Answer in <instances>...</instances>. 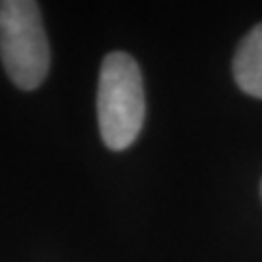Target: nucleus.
I'll return each instance as SVG.
<instances>
[{"mask_svg":"<svg viewBox=\"0 0 262 262\" xmlns=\"http://www.w3.org/2000/svg\"><path fill=\"white\" fill-rule=\"evenodd\" d=\"M98 129L112 151L127 149L144 122V88L138 61L127 53H110L98 75Z\"/></svg>","mask_w":262,"mask_h":262,"instance_id":"nucleus-1","label":"nucleus"},{"mask_svg":"<svg viewBox=\"0 0 262 262\" xmlns=\"http://www.w3.org/2000/svg\"><path fill=\"white\" fill-rule=\"evenodd\" d=\"M0 57L7 75L20 90H35L46 79L51 51L37 3H0Z\"/></svg>","mask_w":262,"mask_h":262,"instance_id":"nucleus-2","label":"nucleus"},{"mask_svg":"<svg viewBox=\"0 0 262 262\" xmlns=\"http://www.w3.org/2000/svg\"><path fill=\"white\" fill-rule=\"evenodd\" d=\"M232 70L243 92L262 98V24H256L241 39L234 55Z\"/></svg>","mask_w":262,"mask_h":262,"instance_id":"nucleus-3","label":"nucleus"}]
</instances>
